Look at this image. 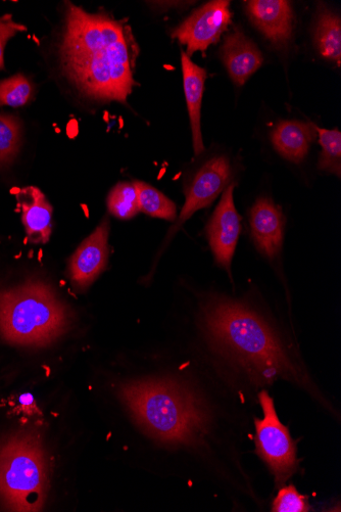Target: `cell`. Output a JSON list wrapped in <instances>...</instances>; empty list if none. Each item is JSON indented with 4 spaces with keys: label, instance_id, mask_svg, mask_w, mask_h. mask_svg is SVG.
<instances>
[{
    "label": "cell",
    "instance_id": "cell-17",
    "mask_svg": "<svg viewBox=\"0 0 341 512\" xmlns=\"http://www.w3.org/2000/svg\"><path fill=\"white\" fill-rule=\"evenodd\" d=\"M315 42L320 55L341 64V21L333 12L324 9L319 12L315 27Z\"/></svg>",
    "mask_w": 341,
    "mask_h": 512
},
{
    "label": "cell",
    "instance_id": "cell-23",
    "mask_svg": "<svg viewBox=\"0 0 341 512\" xmlns=\"http://www.w3.org/2000/svg\"><path fill=\"white\" fill-rule=\"evenodd\" d=\"M310 504L306 496L300 494L296 487H283L276 496L272 511L275 512H307Z\"/></svg>",
    "mask_w": 341,
    "mask_h": 512
},
{
    "label": "cell",
    "instance_id": "cell-2",
    "mask_svg": "<svg viewBox=\"0 0 341 512\" xmlns=\"http://www.w3.org/2000/svg\"><path fill=\"white\" fill-rule=\"evenodd\" d=\"M202 325L211 348L253 381L305 382L302 369L292 360L278 334L250 306L212 298L203 308Z\"/></svg>",
    "mask_w": 341,
    "mask_h": 512
},
{
    "label": "cell",
    "instance_id": "cell-9",
    "mask_svg": "<svg viewBox=\"0 0 341 512\" xmlns=\"http://www.w3.org/2000/svg\"><path fill=\"white\" fill-rule=\"evenodd\" d=\"M230 177L231 165L228 158L219 156L209 160L193 178L176 228L172 232L182 226L194 213L209 207L225 191Z\"/></svg>",
    "mask_w": 341,
    "mask_h": 512
},
{
    "label": "cell",
    "instance_id": "cell-10",
    "mask_svg": "<svg viewBox=\"0 0 341 512\" xmlns=\"http://www.w3.org/2000/svg\"><path fill=\"white\" fill-rule=\"evenodd\" d=\"M234 188V184L227 186L206 227L215 260L229 273L241 231L240 216L236 211L233 199Z\"/></svg>",
    "mask_w": 341,
    "mask_h": 512
},
{
    "label": "cell",
    "instance_id": "cell-16",
    "mask_svg": "<svg viewBox=\"0 0 341 512\" xmlns=\"http://www.w3.org/2000/svg\"><path fill=\"white\" fill-rule=\"evenodd\" d=\"M316 135L313 123L281 121L273 129L271 141L283 158L292 163H301L309 153Z\"/></svg>",
    "mask_w": 341,
    "mask_h": 512
},
{
    "label": "cell",
    "instance_id": "cell-11",
    "mask_svg": "<svg viewBox=\"0 0 341 512\" xmlns=\"http://www.w3.org/2000/svg\"><path fill=\"white\" fill-rule=\"evenodd\" d=\"M252 235L258 251L270 260L280 253L285 229V217L272 200L260 198L250 213Z\"/></svg>",
    "mask_w": 341,
    "mask_h": 512
},
{
    "label": "cell",
    "instance_id": "cell-21",
    "mask_svg": "<svg viewBox=\"0 0 341 512\" xmlns=\"http://www.w3.org/2000/svg\"><path fill=\"white\" fill-rule=\"evenodd\" d=\"M21 137L20 121L11 115H0V166L14 161L21 146Z\"/></svg>",
    "mask_w": 341,
    "mask_h": 512
},
{
    "label": "cell",
    "instance_id": "cell-3",
    "mask_svg": "<svg viewBox=\"0 0 341 512\" xmlns=\"http://www.w3.org/2000/svg\"><path fill=\"white\" fill-rule=\"evenodd\" d=\"M119 397L146 435L165 445H196L208 429V413L191 390L169 379L123 385Z\"/></svg>",
    "mask_w": 341,
    "mask_h": 512
},
{
    "label": "cell",
    "instance_id": "cell-4",
    "mask_svg": "<svg viewBox=\"0 0 341 512\" xmlns=\"http://www.w3.org/2000/svg\"><path fill=\"white\" fill-rule=\"evenodd\" d=\"M71 323L67 306L44 283L30 281L0 292V335L10 344L51 345L69 331Z\"/></svg>",
    "mask_w": 341,
    "mask_h": 512
},
{
    "label": "cell",
    "instance_id": "cell-8",
    "mask_svg": "<svg viewBox=\"0 0 341 512\" xmlns=\"http://www.w3.org/2000/svg\"><path fill=\"white\" fill-rule=\"evenodd\" d=\"M110 220L106 217L73 254L68 276L73 287L86 291L107 268L109 260Z\"/></svg>",
    "mask_w": 341,
    "mask_h": 512
},
{
    "label": "cell",
    "instance_id": "cell-18",
    "mask_svg": "<svg viewBox=\"0 0 341 512\" xmlns=\"http://www.w3.org/2000/svg\"><path fill=\"white\" fill-rule=\"evenodd\" d=\"M137 198L139 211L151 217L175 221L177 218L176 205L152 185L142 182H133Z\"/></svg>",
    "mask_w": 341,
    "mask_h": 512
},
{
    "label": "cell",
    "instance_id": "cell-7",
    "mask_svg": "<svg viewBox=\"0 0 341 512\" xmlns=\"http://www.w3.org/2000/svg\"><path fill=\"white\" fill-rule=\"evenodd\" d=\"M230 22V3L215 0L192 13L171 36L187 46L186 54L190 57L196 52H206L219 40Z\"/></svg>",
    "mask_w": 341,
    "mask_h": 512
},
{
    "label": "cell",
    "instance_id": "cell-12",
    "mask_svg": "<svg viewBox=\"0 0 341 512\" xmlns=\"http://www.w3.org/2000/svg\"><path fill=\"white\" fill-rule=\"evenodd\" d=\"M254 24L274 45L285 46L292 35L294 12L284 0H252L246 3Z\"/></svg>",
    "mask_w": 341,
    "mask_h": 512
},
{
    "label": "cell",
    "instance_id": "cell-22",
    "mask_svg": "<svg viewBox=\"0 0 341 512\" xmlns=\"http://www.w3.org/2000/svg\"><path fill=\"white\" fill-rule=\"evenodd\" d=\"M33 97V86L22 74L0 81V106L19 108Z\"/></svg>",
    "mask_w": 341,
    "mask_h": 512
},
{
    "label": "cell",
    "instance_id": "cell-5",
    "mask_svg": "<svg viewBox=\"0 0 341 512\" xmlns=\"http://www.w3.org/2000/svg\"><path fill=\"white\" fill-rule=\"evenodd\" d=\"M48 462L38 434L19 432L0 445V502L11 511H39L48 489Z\"/></svg>",
    "mask_w": 341,
    "mask_h": 512
},
{
    "label": "cell",
    "instance_id": "cell-24",
    "mask_svg": "<svg viewBox=\"0 0 341 512\" xmlns=\"http://www.w3.org/2000/svg\"><path fill=\"white\" fill-rule=\"evenodd\" d=\"M26 31V27L16 23L12 15L0 18V70L5 69V48L8 41L20 32Z\"/></svg>",
    "mask_w": 341,
    "mask_h": 512
},
{
    "label": "cell",
    "instance_id": "cell-13",
    "mask_svg": "<svg viewBox=\"0 0 341 512\" xmlns=\"http://www.w3.org/2000/svg\"><path fill=\"white\" fill-rule=\"evenodd\" d=\"M221 56L231 79L239 86L245 84L263 65L258 46L237 28L225 38Z\"/></svg>",
    "mask_w": 341,
    "mask_h": 512
},
{
    "label": "cell",
    "instance_id": "cell-19",
    "mask_svg": "<svg viewBox=\"0 0 341 512\" xmlns=\"http://www.w3.org/2000/svg\"><path fill=\"white\" fill-rule=\"evenodd\" d=\"M319 135V143L322 153L319 158L318 168L336 176L341 175V133L338 129H323L315 125Z\"/></svg>",
    "mask_w": 341,
    "mask_h": 512
},
{
    "label": "cell",
    "instance_id": "cell-20",
    "mask_svg": "<svg viewBox=\"0 0 341 512\" xmlns=\"http://www.w3.org/2000/svg\"><path fill=\"white\" fill-rule=\"evenodd\" d=\"M109 212L121 219L129 220L139 212L138 198L133 183L120 182L114 186L107 200Z\"/></svg>",
    "mask_w": 341,
    "mask_h": 512
},
{
    "label": "cell",
    "instance_id": "cell-15",
    "mask_svg": "<svg viewBox=\"0 0 341 512\" xmlns=\"http://www.w3.org/2000/svg\"><path fill=\"white\" fill-rule=\"evenodd\" d=\"M181 63L184 92L192 130L193 149L198 156L205 151L201 130V110L207 72L204 68L194 64L185 52L181 53Z\"/></svg>",
    "mask_w": 341,
    "mask_h": 512
},
{
    "label": "cell",
    "instance_id": "cell-1",
    "mask_svg": "<svg viewBox=\"0 0 341 512\" xmlns=\"http://www.w3.org/2000/svg\"><path fill=\"white\" fill-rule=\"evenodd\" d=\"M139 50L126 20L90 14L67 3L60 60L68 79L85 98L126 103L133 88Z\"/></svg>",
    "mask_w": 341,
    "mask_h": 512
},
{
    "label": "cell",
    "instance_id": "cell-6",
    "mask_svg": "<svg viewBox=\"0 0 341 512\" xmlns=\"http://www.w3.org/2000/svg\"><path fill=\"white\" fill-rule=\"evenodd\" d=\"M259 400L264 417L255 421L256 451L268 465L277 487L283 486L298 472L297 447L288 429L279 421L273 399L269 394L266 391L261 392Z\"/></svg>",
    "mask_w": 341,
    "mask_h": 512
},
{
    "label": "cell",
    "instance_id": "cell-14",
    "mask_svg": "<svg viewBox=\"0 0 341 512\" xmlns=\"http://www.w3.org/2000/svg\"><path fill=\"white\" fill-rule=\"evenodd\" d=\"M16 199L28 241L32 244H46L53 231L52 205L35 186L20 190Z\"/></svg>",
    "mask_w": 341,
    "mask_h": 512
}]
</instances>
